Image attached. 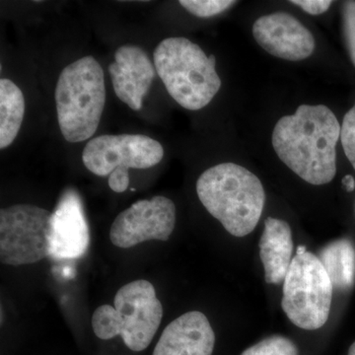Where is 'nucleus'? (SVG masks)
<instances>
[{
  "instance_id": "0eeeda50",
  "label": "nucleus",
  "mask_w": 355,
  "mask_h": 355,
  "mask_svg": "<svg viewBox=\"0 0 355 355\" xmlns=\"http://www.w3.org/2000/svg\"><path fill=\"white\" fill-rule=\"evenodd\" d=\"M164 157L157 140L142 135H105L92 139L83 149L86 168L100 177L109 175V183L116 188L130 186L128 169H148Z\"/></svg>"
},
{
  "instance_id": "6e6552de",
  "label": "nucleus",
  "mask_w": 355,
  "mask_h": 355,
  "mask_svg": "<svg viewBox=\"0 0 355 355\" xmlns=\"http://www.w3.org/2000/svg\"><path fill=\"white\" fill-rule=\"evenodd\" d=\"M51 216L53 212L25 203L1 209V263L6 266H25L50 258Z\"/></svg>"
},
{
  "instance_id": "1a4fd4ad",
  "label": "nucleus",
  "mask_w": 355,
  "mask_h": 355,
  "mask_svg": "<svg viewBox=\"0 0 355 355\" xmlns=\"http://www.w3.org/2000/svg\"><path fill=\"white\" fill-rule=\"evenodd\" d=\"M176 225V205L170 198L156 196L137 200L114 218L110 239L114 246L128 249L140 243L166 242Z\"/></svg>"
},
{
  "instance_id": "20e7f679",
  "label": "nucleus",
  "mask_w": 355,
  "mask_h": 355,
  "mask_svg": "<svg viewBox=\"0 0 355 355\" xmlns=\"http://www.w3.org/2000/svg\"><path fill=\"white\" fill-rule=\"evenodd\" d=\"M58 125L71 144L91 139L106 104L104 70L93 57H84L60 72L55 88Z\"/></svg>"
},
{
  "instance_id": "f3484780",
  "label": "nucleus",
  "mask_w": 355,
  "mask_h": 355,
  "mask_svg": "<svg viewBox=\"0 0 355 355\" xmlns=\"http://www.w3.org/2000/svg\"><path fill=\"white\" fill-rule=\"evenodd\" d=\"M298 349L289 338L272 336L256 343L241 355H298Z\"/></svg>"
},
{
  "instance_id": "9b49d317",
  "label": "nucleus",
  "mask_w": 355,
  "mask_h": 355,
  "mask_svg": "<svg viewBox=\"0 0 355 355\" xmlns=\"http://www.w3.org/2000/svg\"><path fill=\"white\" fill-rule=\"evenodd\" d=\"M51 256L55 260H74L86 253L90 231L83 202L73 189L60 196L51 221Z\"/></svg>"
},
{
  "instance_id": "4468645a",
  "label": "nucleus",
  "mask_w": 355,
  "mask_h": 355,
  "mask_svg": "<svg viewBox=\"0 0 355 355\" xmlns=\"http://www.w3.org/2000/svg\"><path fill=\"white\" fill-rule=\"evenodd\" d=\"M260 258L265 268V279L270 284L284 282L291 265L293 240L287 222L268 217L260 243Z\"/></svg>"
},
{
  "instance_id": "a211bd4d",
  "label": "nucleus",
  "mask_w": 355,
  "mask_h": 355,
  "mask_svg": "<svg viewBox=\"0 0 355 355\" xmlns=\"http://www.w3.org/2000/svg\"><path fill=\"white\" fill-rule=\"evenodd\" d=\"M179 3L197 17L209 18L223 12L236 2L231 0H181Z\"/></svg>"
},
{
  "instance_id": "39448f33",
  "label": "nucleus",
  "mask_w": 355,
  "mask_h": 355,
  "mask_svg": "<svg viewBox=\"0 0 355 355\" xmlns=\"http://www.w3.org/2000/svg\"><path fill=\"white\" fill-rule=\"evenodd\" d=\"M114 305H102L93 313L92 328L101 340L121 336L132 352L147 349L157 333L163 307L151 282L140 279L119 289Z\"/></svg>"
},
{
  "instance_id": "dca6fc26",
  "label": "nucleus",
  "mask_w": 355,
  "mask_h": 355,
  "mask_svg": "<svg viewBox=\"0 0 355 355\" xmlns=\"http://www.w3.org/2000/svg\"><path fill=\"white\" fill-rule=\"evenodd\" d=\"M25 114L21 89L7 78L0 80V148H7L17 137Z\"/></svg>"
},
{
  "instance_id": "423d86ee",
  "label": "nucleus",
  "mask_w": 355,
  "mask_h": 355,
  "mask_svg": "<svg viewBox=\"0 0 355 355\" xmlns=\"http://www.w3.org/2000/svg\"><path fill=\"white\" fill-rule=\"evenodd\" d=\"M334 286L323 263L305 246L297 247L284 282L282 307L303 330L322 328L330 316Z\"/></svg>"
},
{
  "instance_id": "6ab92c4d",
  "label": "nucleus",
  "mask_w": 355,
  "mask_h": 355,
  "mask_svg": "<svg viewBox=\"0 0 355 355\" xmlns=\"http://www.w3.org/2000/svg\"><path fill=\"white\" fill-rule=\"evenodd\" d=\"M340 140L345 155L355 170V104L343 118Z\"/></svg>"
},
{
  "instance_id": "412c9836",
  "label": "nucleus",
  "mask_w": 355,
  "mask_h": 355,
  "mask_svg": "<svg viewBox=\"0 0 355 355\" xmlns=\"http://www.w3.org/2000/svg\"><path fill=\"white\" fill-rule=\"evenodd\" d=\"M291 3L300 7L311 15H320L329 10L333 2L328 0H293Z\"/></svg>"
},
{
  "instance_id": "aec40b11",
  "label": "nucleus",
  "mask_w": 355,
  "mask_h": 355,
  "mask_svg": "<svg viewBox=\"0 0 355 355\" xmlns=\"http://www.w3.org/2000/svg\"><path fill=\"white\" fill-rule=\"evenodd\" d=\"M343 28L345 44L355 67V1H345L343 6Z\"/></svg>"
},
{
  "instance_id": "5701e85b",
  "label": "nucleus",
  "mask_w": 355,
  "mask_h": 355,
  "mask_svg": "<svg viewBox=\"0 0 355 355\" xmlns=\"http://www.w3.org/2000/svg\"><path fill=\"white\" fill-rule=\"evenodd\" d=\"M347 355H355V342L352 343V347H349V354Z\"/></svg>"
},
{
  "instance_id": "2eb2a0df",
  "label": "nucleus",
  "mask_w": 355,
  "mask_h": 355,
  "mask_svg": "<svg viewBox=\"0 0 355 355\" xmlns=\"http://www.w3.org/2000/svg\"><path fill=\"white\" fill-rule=\"evenodd\" d=\"M319 260L330 277L334 288L349 291L355 280V248L347 239L331 243L320 252Z\"/></svg>"
},
{
  "instance_id": "4be33fe9",
  "label": "nucleus",
  "mask_w": 355,
  "mask_h": 355,
  "mask_svg": "<svg viewBox=\"0 0 355 355\" xmlns=\"http://www.w3.org/2000/svg\"><path fill=\"white\" fill-rule=\"evenodd\" d=\"M343 188L347 191H354L355 189V181L354 178L352 175H347L343 179Z\"/></svg>"
},
{
  "instance_id": "f257e3e1",
  "label": "nucleus",
  "mask_w": 355,
  "mask_h": 355,
  "mask_svg": "<svg viewBox=\"0 0 355 355\" xmlns=\"http://www.w3.org/2000/svg\"><path fill=\"white\" fill-rule=\"evenodd\" d=\"M340 128L328 107L301 105L295 114L277 121L272 132L273 148L280 160L307 183L328 184L336 176Z\"/></svg>"
},
{
  "instance_id": "9d476101",
  "label": "nucleus",
  "mask_w": 355,
  "mask_h": 355,
  "mask_svg": "<svg viewBox=\"0 0 355 355\" xmlns=\"http://www.w3.org/2000/svg\"><path fill=\"white\" fill-rule=\"evenodd\" d=\"M253 36L263 50L282 60H305L315 50L312 33L300 21L286 12L268 14L257 19Z\"/></svg>"
},
{
  "instance_id": "f8f14e48",
  "label": "nucleus",
  "mask_w": 355,
  "mask_h": 355,
  "mask_svg": "<svg viewBox=\"0 0 355 355\" xmlns=\"http://www.w3.org/2000/svg\"><path fill=\"white\" fill-rule=\"evenodd\" d=\"M108 69L116 97L133 111H139L156 76L146 51L135 44H123L114 53Z\"/></svg>"
},
{
  "instance_id": "ddd939ff",
  "label": "nucleus",
  "mask_w": 355,
  "mask_h": 355,
  "mask_svg": "<svg viewBox=\"0 0 355 355\" xmlns=\"http://www.w3.org/2000/svg\"><path fill=\"white\" fill-rule=\"evenodd\" d=\"M216 334L202 312L184 313L168 324L153 355H212Z\"/></svg>"
},
{
  "instance_id": "7ed1b4c3",
  "label": "nucleus",
  "mask_w": 355,
  "mask_h": 355,
  "mask_svg": "<svg viewBox=\"0 0 355 355\" xmlns=\"http://www.w3.org/2000/svg\"><path fill=\"white\" fill-rule=\"evenodd\" d=\"M154 67L168 93L183 108L198 111L211 102L221 87L216 58L183 37L163 40L153 53Z\"/></svg>"
},
{
  "instance_id": "f03ea898",
  "label": "nucleus",
  "mask_w": 355,
  "mask_h": 355,
  "mask_svg": "<svg viewBox=\"0 0 355 355\" xmlns=\"http://www.w3.org/2000/svg\"><path fill=\"white\" fill-rule=\"evenodd\" d=\"M197 193L207 211L235 237L253 232L265 207L260 179L235 163H221L203 172Z\"/></svg>"
}]
</instances>
